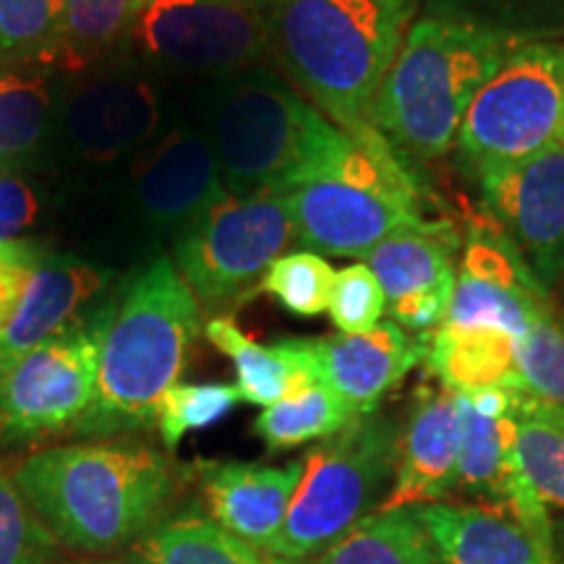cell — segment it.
I'll return each mask as SVG.
<instances>
[{"mask_svg": "<svg viewBox=\"0 0 564 564\" xmlns=\"http://www.w3.org/2000/svg\"><path fill=\"white\" fill-rule=\"evenodd\" d=\"M525 40L457 13L413 21L373 97L371 123L411 171L447 158L478 89Z\"/></svg>", "mask_w": 564, "mask_h": 564, "instance_id": "277c9868", "label": "cell"}, {"mask_svg": "<svg viewBox=\"0 0 564 564\" xmlns=\"http://www.w3.org/2000/svg\"><path fill=\"white\" fill-rule=\"evenodd\" d=\"M518 423V455L539 497L564 510V432L539 421Z\"/></svg>", "mask_w": 564, "mask_h": 564, "instance_id": "d590c367", "label": "cell"}, {"mask_svg": "<svg viewBox=\"0 0 564 564\" xmlns=\"http://www.w3.org/2000/svg\"><path fill=\"white\" fill-rule=\"evenodd\" d=\"M481 212L518 246L549 291L564 288V147L554 144L476 181Z\"/></svg>", "mask_w": 564, "mask_h": 564, "instance_id": "7c38bea8", "label": "cell"}, {"mask_svg": "<svg viewBox=\"0 0 564 564\" xmlns=\"http://www.w3.org/2000/svg\"><path fill=\"white\" fill-rule=\"evenodd\" d=\"M204 335L236 366L241 400L270 408L303 384L316 382L308 337H282L272 345L251 340L232 316H212Z\"/></svg>", "mask_w": 564, "mask_h": 564, "instance_id": "ffe728a7", "label": "cell"}, {"mask_svg": "<svg viewBox=\"0 0 564 564\" xmlns=\"http://www.w3.org/2000/svg\"><path fill=\"white\" fill-rule=\"evenodd\" d=\"M316 382L335 390L358 415L379 411V403L423 364L429 333L379 322L364 335L308 337Z\"/></svg>", "mask_w": 564, "mask_h": 564, "instance_id": "4fadbf2b", "label": "cell"}, {"mask_svg": "<svg viewBox=\"0 0 564 564\" xmlns=\"http://www.w3.org/2000/svg\"><path fill=\"white\" fill-rule=\"evenodd\" d=\"M53 129V91L42 66H0V173L37 158Z\"/></svg>", "mask_w": 564, "mask_h": 564, "instance_id": "d4e9b609", "label": "cell"}, {"mask_svg": "<svg viewBox=\"0 0 564 564\" xmlns=\"http://www.w3.org/2000/svg\"><path fill=\"white\" fill-rule=\"evenodd\" d=\"M400 423L366 413L303 455V476L270 552L308 562L382 507L398 463Z\"/></svg>", "mask_w": 564, "mask_h": 564, "instance_id": "8992f818", "label": "cell"}, {"mask_svg": "<svg viewBox=\"0 0 564 564\" xmlns=\"http://www.w3.org/2000/svg\"><path fill=\"white\" fill-rule=\"evenodd\" d=\"M429 377L440 379L444 390L470 394L481 390H520L514 340L489 327H447L429 333L423 358Z\"/></svg>", "mask_w": 564, "mask_h": 564, "instance_id": "44dd1931", "label": "cell"}, {"mask_svg": "<svg viewBox=\"0 0 564 564\" xmlns=\"http://www.w3.org/2000/svg\"><path fill=\"white\" fill-rule=\"evenodd\" d=\"M82 564H121V562H82Z\"/></svg>", "mask_w": 564, "mask_h": 564, "instance_id": "b9f144b4", "label": "cell"}, {"mask_svg": "<svg viewBox=\"0 0 564 564\" xmlns=\"http://www.w3.org/2000/svg\"><path fill=\"white\" fill-rule=\"evenodd\" d=\"M327 314L340 335L371 333L387 314L382 282L366 264H348L345 270L335 272Z\"/></svg>", "mask_w": 564, "mask_h": 564, "instance_id": "e575fe53", "label": "cell"}, {"mask_svg": "<svg viewBox=\"0 0 564 564\" xmlns=\"http://www.w3.org/2000/svg\"><path fill=\"white\" fill-rule=\"evenodd\" d=\"M335 285V270L322 253H282L264 272L259 293L272 295L285 312L295 316H319L327 312Z\"/></svg>", "mask_w": 564, "mask_h": 564, "instance_id": "1f68e13d", "label": "cell"}, {"mask_svg": "<svg viewBox=\"0 0 564 564\" xmlns=\"http://www.w3.org/2000/svg\"><path fill=\"white\" fill-rule=\"evenodd\" d=\"M460 449L457 394L423 382L415 387L405 421L400 423L398 463L390 491L379 510L447 502L455 489Z\"/></svg>", "mask_w": 564, "mask_h": 564, "instance_id": "5bb4252c", "label": "cell"}, {"mask_svg": "<svg viewBox=\"0 0 564 564\" xmlns=\"http://www.w3.org/2000/svg\"><path fill=\"white\" fill-rule=\"evenodd\" d=\"M137 196L147 223L178 238L230 192L209 139L194 129H175L141 162Z\"/></svg>", "mask_w": 564, "mask_h": 564, "instance_id": "9a60e30c", "label": "cell"}, {"mask_svg": "<svg viewBox=\"0 0 564 564\" xmlns=\"http://www.w3.org/2000/svg\"><path fill=\"white\" fill-rule=\"evenodd\" d=\"M199 333L202 308L192 288L171 257H158L116 295L95 398L70 434L116 440L154 426L162 398L186 371Z\"/></svg>", "mask_w": 564, "mask_h": 564, "instance_id": "5b68a950", "label": "cell"}, {"mask_svg": "<svg viewBox=\"0 0 564 564\" xmlns=\"http://www.w3.org/2000/svg\"><path fill=\"white\" fill-rule=\"evenodd\" d=\"M238 403H241V392L236 384L178 382L162 398L154 426H158L162 444L167 449H175L183 442V436L215 426Z\"/></svg>", "mask_w": 564, "mask_h": 564, "instance_id": "d6a6232c", "label": "cell"}, {"mask_svg": "<svg viewBox=\"0 0 564 564\" xmlns=\"http://www.w3.org/2000/svg\"><path fill=\"white\" fill-rule=\"evenodd\" d=\"M110 270L70 257L45 253L13 308L11 319L0 329V377L19 358L66 333L110 288Z\"/></svg>", "mask_w": 564, "mask_h": 564, "instance_id": "2e32d148", "label": "cell"}, {"mask_svg": "<svg viewBox=\"0 0 564 564\" xmlns=\"http://www.w3.org/2000/svg\"><path fill=\"white\" fill-rule=\"evenodd\" d=\"M58 544L45 531L13 476L0 468V564H55Z\"/></svg>", "mask_w": 564, "mask_h": 564, "instance_id": "836d02e7", "label": "cell"}, {"mask_svg": "<svg viewBox=\"0 0 564 564\" xmlns=\"http://www.w3.org/2000/svg\"><path fill=\"white\" fill-rule=\"evenodd\" d=\"M66 3V58L63 66L82 68L129 40L144 0H63Z\"/></svg>", "mask_w": 564, "mask_h": 564, "instance_id": "4dcf8cb0", "label": "cell"}, {"mask_svg": "<svg viewBox=\"0 0 564 564\" xmlns=\"http://www.w3.org/2000/svg\"><path fill=\"white\" fill-rule=\"evenodd\" d=\"M520 390H512V421H539L564 432V314L539 316L514 343Z\"/></svg>", "mask_w": 564, "mask_h": 564, "instance_id": "cb8c5ba5", "label": "cell"}, {"mask_svg": "<svg viewBox=\"0 0 564 564\" xmlns=\"http://www.w3.org/2000/svg\"><path fill=\"white\" fill-rule=\"evenodd\" d=\"M63 0H0V66H51L66 58Z\"/></svg>", "mask_w": 564, "mask_h": 564, "instance_id": "83f0119b", "label": "cell"}, {"mask_svg": "<svg viewBox=\"0 0 564 564\" xmlns=\"http://www.w3.org/2000/svg\"><path fill=\"white\" fill-rule=\"evenodd\" d=\"M564 133V42L525 40L478 89L455 139L465 175L514 165L560 144Z\"/></svg>", "mask_w": 564, "mask_h": 564, "instance_id": "52a82bcc", "label": "cell"}, {"mask_svg": "<svg viewBox=\"0 0 564 564\" xmlns=\"http://www.w3.org/2000/svg\"><path fill=\"white\" fill-rule=\"evenodd\" d=\"M13 481L55 544L74 554L129 549L171 505V460L137 440H95L42 449Z\"/></svg>", "mask_w": 564, "mask_h": 564, "instance_id": "3957f363", "label": "cell"}, {"mask_svg": "<svg viewBox=\"0 0 564 564\" xmlns=\"http://www.w3.org/2000/svg\"><path fill=\"white\" fill-rule=\"evenodd\" d=\"M440 564H554L523 525L484 505H419Z\"/></svg>", "mask_w": 564, "mask_h": 564, "instance_id": "d6986e66", "label": "cell"}, {"mask_svg": "<svg viewBox=\"0 0 564 564\" xmlns=\"http://www.w3.org/2000/svg\"><path fill=\"white\" fill-rule=\"evenodd\" d=\"M121 564H306L238 539L199 512L162 520L126 549Z\"/></svg>", "mask_w": 564, "mask_h": 564, "instance_id": "7402d4cb", "label": "cell"}, {"mask_svg": "<svg viewBox=\"0 0 564 564\" xmlns=\"http://www.w3.org/2000/svg\"><path fill=\"white\" fill-rule=\"evenodd\" d=\"M415 0H272L270 53L285 79L371 158L411 171L377 126L371 105L398 58Z\"/></svg>", "mask_w": 564, "mask_h": 564, "instance_id": "7a4b0ae2", "label": "cell"}, {"mask_svg": "<svg viewBox=\"0 0 564 564\" xmlns=\"http://www.w3.org/2000/svg\"><path fill=\"white\" fill-rule=\"evenodd\" d=\"M295 238L285 196H228L175 238L173 264L202 314L230 316L259 295L264 272Z\"/></svg>", "mask_w": 564, "mask_h": 564, "instance_id": "ba28073f", "label": "cell"}, {"mask_svg": "<svg viewBox=\"0 0 564 564\" xmlns=\"http://www.w3.org/2000/svg\"><path fill=\"white\" fill-rule=\"evenodd\" d=\"M523 13H535V17H554L564 19V0H514Z\"/></svg>", "mask_w": 564, "mask_h": 564, "instance_id": "60d3db41", "label": "cell"}, {"mask_svg": "<svg viewBox=\"0 0 564 564\" xmlns=\"http://www.w3.org/2000/svg\"><path fill=\"white\" fill-rule=\"evenodd\" d=\"M129 42L144 61L194 74L230 76L270 53L259 0H144Z\"/></svg>", "mask_w": 564, "mask_h": 564, "instance_id": "30bf717a", "label": "cell"}, {"mask_svg": "<svg viewBox=\"0 0 564 564\" xmlns=\"http://www.w3.org/2000/svg\"><path fill=\"white\" fill-rule=\"evenodd\" d=\"M40 199L19 173H0V246L21 241L37 223Z\"/></svg>", "mask_w": 564, "mask_h": 564, "instance_id": "f35d334b", "label": "cell"}, {"mask_svg": "<svg viewBox=\"0 0 564 564\" xmlns=\"http://www.w3.org/2000/svg\"><path fill=\"white\" fill-rule=\"evenodd\" d=\"M460 230L447 220H432L419 230H405L387 238L364 257V264L382 282L387 303L408 293L440 285L457 278Z\"/></svg>", "mask_w": 564, "mask_h": 564, "instance_id": "603a6c76", "label": "cell"}, {"mask_svg": "<svg viewBox=\"0 0 564 564\" xmlns=\"http://www.w3.org/2000/svg\"><path fill=\"white\" fill-rule=\"evenodd\" d=\"M209 518L253 546L270 549L303 476V457L285 465L199 460L194 465Z\"/></svg>", "mask_w": 564, "mask_h": 564, "instance_id": "e0dca14e", "label": "cell"}, {"mask_svg": "<svg viewBox=\"0 0 564 564\" xmlns=\"http://www.w3.org/2000/svg\"><path fill=\"white\" fill-rule=\"evenodd\" d=\"M285 202L295 241L322 257L364 259L387 238L432 223L423 217V192L392 181H314Z\"/></svg>", "mask_w": 564, "mask_h": 564, "instance_id": "8fae6325", "label": "cell"}, {"mask_svg": "<svg viewBox=\"0 0 564 564\" xmlns=\"http://www.w3.org/2000/svg\"><path fill=\"white\" fill-rule=\"evenodd\" d=\"M356 419V408L345 403L340 394L327 384L312 382L264 408L253 421V434L270 453H282L306 442L329 440Z\"/></svg>", "mask_w": 564, "mask_h": 564, "instance_id": "4316f807", "label": "cell"}, {"mask_svg": "<svg viewBox=\"0 0 564 564\" xmlns=\"http://www.w3.org/2000/svg\"><path fill=\"white\" fill-rule=\"evenodd\" d=\"M460 274L491 282V285L507 288V291L531 295V299L554 301L552 291L535 278V272L525 262L518 246L484 212L470 217L468 225H465Z\"/></svg>", "mask_w": 564, "mask_h": 564, "instance_id": "f546056e", "label": "cell"}, {"mask_svg": "<svg viewBox=\"0 0 564 564\" xmlns=\"http://www.w3.org/2000/svg\"><path fill=\"white\" fill-rule=\"evenodd\" d=\"M112 312L116 295L95 303L66 333L26 352L0 377V440L32 442L76 426L95 398Z\"/></svg>", "mask_w": 564, "mask_h": 564, "instance_id": "9c48e42d", "label": "cell"}, {"mask_svg": "<svg viewBox=\"0 0 564 564\" xmlns=\"http://www.w3.org/2000/svg\"><path fill=\"white\" fill-rule=\"evenodd\" d=\"M212 150L232 196H285L314 181H423L392 171L308 102L285 76L246 68L220 84L209 110Z\"/></svg>", "mask_w": 564, "mask_h": 564, "instance_id": "6da1fadb", "label": "cell"}, {"mask_svg": "<svg viewBox=\"0 0 564 564\" xmlns=\"http://www.w3.org/2000/svg\"><path fill=\"white\" fill-rule=\"evenodd\" d=\"M560 144H562V147H564V133H562V141H560Z\"/></svg>", "mask_w": 564, "mask_h": 564, "instance_id": "7bdbcfd3", "label": "cell"}, {"mask_svg": "<svg viewBox=\"0 0 564 564\" xmlns=\"http://www.w3.org/2000/svg\"><path fill=\"white\" fill-rule=\"evenodd\" d=\"M306 564H440L419 507L377 510Z\"/></svg>", "mask_w": 564, "mask_h": 564, "instance_id": "484cf974", "label": "cell"}, {"mask_svg": "<svg viewBox=\"0 0 564 564\" xmlns=\"http://www.w3.org/2000/svg\"><path fill=\"white\" fill-rule=\"evenodd\" d=\"M470 408L476 413L486 415V419H512V390H481V392H470L465 394Z\"/></svg>", "mask_w": 564, "mask_h": 564, "instance_id": "ab89813d", "label": "cell"}, {"mask_svg": "<svg viewBox=\"0 0 564 564\" xmlns=\"http://www.w3.org/2000/svg\"><path fill=\"white\" fill-rule=\"evenodd\" d=\"M556 308L554 301L531 299V295L507 291L491 282L468 278L457 272L453 301L444 324L447 327H489L507 333L514 343L523 340L539 316Z\"/></svg>", "mask_w": 564, "mask_h": 564, "instance_id": "f1b7e54d", "label": "cell"}, {"mask_svg": "<svg viewBox=\"0 0 564 564\" xmlns=\"http://www.w3.org/2000/svg\"><path fill=\"white\" fill-rule=\"evenodd\" d=\"M45 253L47 251L30 238L0 246V329L11 319L21 293L30 285L32 274Z\"/></svg>", "mask_w": 564, "mask_h": 564, "instance_id": "74e56055", "label": "cell"}, {"mask_svg": "<svg viewBox=\"0 0 564 564\" xmlns=\"http://www.w3.org/2000/svg\"><path fill=\"white\" fill-rule=\"evenodd\" d=\"M455 280H444L440 285L423 288V291L408 293L403 299L390 301L387 303V314L392 316L394 324L411 329V333H434V329H440L444 319H447Z\"/></svg>", "mask_w": 564, "mask_h": 564, "instance_id": "8d00e7d4", "label": "cell"}, {"mask_svg": "<svg viewBox=\"0 0 564 564\" xmlns=\"http://www.w3.org/2000/svg\"><path fill=\"white\" fill-rule=\"evenodd\" d=\"M63 126L84 158L112 160L144 144L158 131L160 102L147 82L100 76L74 91Z\"/></svg>", "mask_w": 564, "mask_h": 564, "instance_id": "ac0fdd59", "label": "cell"}]
</instances>
